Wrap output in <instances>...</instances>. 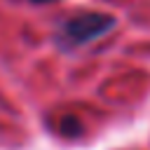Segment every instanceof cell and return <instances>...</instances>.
Segmentation results:
<instances>
[{
    "label": "cell",
    "instance_id": "6da1fadb",
    "mask_svg": "<svg viewBox=\"0 0 150 150\" xmlns=\"http://www.w3.org/2000/svg\"><path fill=\"white\" fill-rule=\"evenodd\" d=\"M110 26H112V19L105 14H80L63 23L61 40L66 45H84L103 35Z\"/></svg>",
    "mask_w": 150,
    "mask_h": 150
},
{
    "label": "cell",
    "instance_id": "7a4b0ae2",
    "mask_svg": "<svg viewBox=\"0 0 150 150\" xmlns=\"http://www.w3.org/2000/svg\"><path fill=\"white\" fill-rule=\"evenodd\" d=\"M33 2H52V0H33Z\"/></svg>",
    "mask_w": 150,
    "mask_h": 150
}]
</instances>
